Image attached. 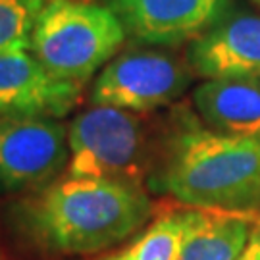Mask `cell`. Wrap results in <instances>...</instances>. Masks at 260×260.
<instances>
[{
    "instance_id": "1",
    "label": "cell",
    "mask_w": 260,
    "mask_h": 260,
    "mask_svg": "<svg viewBox=\"0 0 260 260\" xmlns=\"http://www.w3.org/2000/svg\"><path fill=\"white\" fill-rule=\"evenodd\" d=\"M152 214L137 179L70 177L19 201L12 220L33 247L56 254H91L125 241Z\"/></svg>"
},
{
    "instance_id": "14",
    "label": "cell",
    "mask_w": 260,
    "mask_h": 260,
    "mask_svg": "<svg viewBox=\"0 0 260 260\" xmlns=\"http://www.w3.org/2000/svg\"><path fill=\"white\" fill-rule=\"evenodd\" d=\"M237 260H260V220L254 228V232H252V237L247 245V249Z\"/></svg>"
},
{
    "instance_id": "2",
    "label": "cell",
    "mask_w": 260,
    "mask_h": 260,
    "mask_svg": "<svg viewBox=\"0 0 260 260\" xmlns=\"http://www.w3.org/2000/svg\"><path fill=\"white\" fill-rule=\"evenodd\" d=\"M154 187L191 208L258 212L260 137L185 121L168 143Z\"/></svg>"
},
{
    "instance_id": "10",
    "label": "cell",
    "mask_w": 260,
    "mask_h": 260,
    "mask_svg": "<svg viewBox=\"0 0 260 260\" xmlns=\"http://www.w3.org/2000/svg\"><path fill=\"white\" fill-rule=\"evenodd\" d=\"M193 104L210 129L260 137V77L206 79L193 91Z\"/></svg>"
},
{
    "instance_id": "5",
    "label": "cell",
    "mask_w": 260,
    "mask_h": 260,
    "mask_svg": "<svg viewBox=\"0 0 260 260\" xmlns=\"http://www.w3.org/2000/svg\"><path fill=\"white\" fill-rule=\"evenodd\" d=\"M191 68L177 56L135 50L112 58L96 75L91 91L94 106L150 112L177 101L191 83Z\"/></svg>"
},
{
    "instance_id": "11",
    "label": "cell",
    "mask_w": 260,
    "mask_h": 260,
    "mask_svg": "<svg viewBox=\"0 0 260 260\" xmlns=\"http://www.w3.org/2000/svg\"><path fill=\"white\" fill-rule=\"evenodd\" d=\"M258 220L260 212L189 208L177 260H237L251 241Z\"/></svg>"
},
{
    "instance_id": "8",
    "label": "cell",
    "mask_w": 260,
    "mask_h": 260,
    "mask_svg": "<svg viewBox=\"0 0 260 260\" xmlns=\"http://www.w3.org/2000/svg\"><path fill=\"white\" fill-rule=\"evenodd\" d=\"M83 85L50 74L27 50L0 54V118L41 116L56 118L70 114L79 103Z\"/></svg>"
},
{
    "instance_id": "12",
    "label": "cell",
    "mask_w": 260,
    "mask_h": 260,
    "mask_svg": "<svg viewBox=\"0 0 260 260\" xmlns=\"http://www.w3.org/2000/svg\"><path fill=\"white\" fill-rule=\"evenodd\" d=\"M187 222L189 208L164 212L127 247L116 254L104 256L103 260H177L185 237Z\"/></svg>"
},
{
    "instance_id": "6",
    "label": "cell",
    "mask_w": 260,
    "mask_h": 260,
    "mask_svg": "<svg viewBox=\"0 0 260 260\" xmlns=\"http://www.w3.org/2000/svg\"><path fill=\"white\" fill-rule=\"evenodd\" d=\"M68 160V129L56 118H0V191L48 185Z\"/></svg>"
},
{
    "instance_id": "7",
    "label": "cell",
    "mask_w": 260,
    "mask_h": 260,
    "mask_svg": "<svg viewBox=\"0 0 260 260\" xmlns=\"http://www.w3.org/2000/svg\"><path fill=\"white\" fill-rule=\"evenodd\" d=\"M125 33L154 47L195 41L230 12L232 0H104Z\"/></svg>"
},
{
    "instance_id": "3",
    "label": "cell",
    "mask_w": 260,
    "mask_h": 260,
    "mask_svg": "<svg viewBox=\"0 0 260 260\" xmlns=\"http://www.w3.org/2000/svg\"><path fill=\"white\" fill-rule=\"evenodd\" d=\"M125 35L108 6L47 0L35 19L29 50L56 77L85 85L116 56Z\"/></svg>"
},
{
    "instance_id": "9",
    "label": "cell",
    "mask_w": 260,
    "mask_h": 260,
    "mask_svg": "<svg viewBox=\"0 0 260 260\" xmlns=\"http://www.w3.org/2000/svg\"><path fill=\"white\" fill-rule=\"evenodd\" d=\"M187 64L205 79L260 77V14L228 12L189 45Z\"/></svg>"
},
{
    "instance_id": "13",
    "label": "cell",
    "mask_w": 260,
    "mask_h": 260,
    "mask_svg": "<svg viewBox=\"0 0 260 260\" xmlns=\"http://www.w3.org/2000/svg\"><path fill=\"white\" fill-rule=\"evenodd\" d=\"M47 0H0V54L29 50L31 31Z\"/></svg>"
},
{
    "instance_id": "15",
    "label": "cell",
    "mask_w": 260,
    "mask_h": 260,
    "mask_svg": "<svg viewBox=\"0 0 260 260\" xmlns=\"http://www.w3.org/2000/svg\"><path fill=\"white\" fill-rule=\"evenodd\" d=\"M252 4H256V6H260V0H251Z\"/></svg>"
},
{
    "instance_id": "4",
    "label": "cell",
    "mask_w": 260,
    "mask_h": 260,
    "mask_svg": "<svg viewBox=\"0 0 260 260\" xmlns=\"http://www.w3.org/2000/svg\"><path fill=\"white\" fill-rule=\"evenodd\" d=\"M70 177H129L145 160L147 135L131 112L93 106L68 127Z\"/></svg>"
}]
</instances>
